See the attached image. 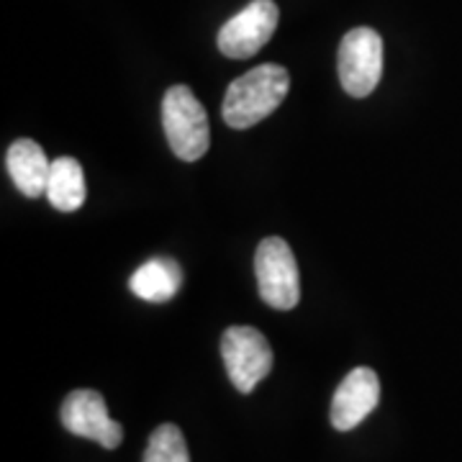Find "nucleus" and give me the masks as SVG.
Instances as JSON below:
<instances>
[{
	"mask_svg": "<svg viewBox=\"0 0 462 462\" xmlns=\"http://www.w3.org/2000/svg\"><path fill=\"white\" fill-rule=\"evenodd\" d=\"M291 75L281 65H260L229 85L221 116L231 129H252L281 108L288 96Z\"/></svg>",
	"mask_w": 462,
	"mask_h": 462,
	"instance_id": "obj_1",
	"label": "nucleus"
},
{
	"mask_svg": "<svg viewBox=\"0 0 462 462\" xmlns=\"http://www.w3.org/2000/svg\"><path fill=\"white\" fill-rule=\"evenodd\" d=\"M162 129L167 144L182 162L200 160L211 144L208 114L188 85L167 88L162 98Z\"/></svg>",
	"mask_w": 462,
	"mask_h": 462,
	"instance_id": "obj_2",
	"label": "nucleus"
},
{
	"mask_svg": "<svg viewBox=\"0 0 462 462\" xmlns=\"http://www.w3.org/2000/svg\"><path fill=\"white\" fill-rule=\"evenodd\" d=\"M260 298L275 311H291L300 300V278L293 249L281 236H267L254 252Z\"/></svg>",
	"mask_w": 462,
	"mask_h": 462,
	"instance_id": "obj_3",
	"label": "nucleus"
},
{
	"mask_svg": "<svg viewBox=\"0 0 462 462\" xmlns=\"http://www.w3.org/2000/svg\"><path fill=\"white\" fill-rule=\"evenodd\" d=\"M221 357L231 385L239 393H252L273 370V349L254 327H229L224 331Z\"/></svg>",
	"mask_w": 462,
	"mask_h": 462,
	"instance_id": "obj_4",
	"label": "nucleus"
},
{
	"mask_svg": "<svg viewBox=\"0 0 462 462\" xmlns=\"http://www.w3.org/2000/svg\"><path fill=\"white\" fill-rule=\"evenodd\" d=\"M337 69L342 88L352 98H365L378 88L383 78V39L378 32L357 26L345 33L339 54H337Z\"/></svg>",
	"mask_w": 462,
	"mask_h": 462,
	"instance_id": "obj_5",
	"label": "nucleus"
},
{
	"mask_svg": "<svg viewBox=\"0 0 462 462\" xmlns=\"http://www.w3.org/2000/svg\"><path fill=\"white\" fill-rule=\"evenodd\" d=\"M281 11L273 0H252L245 11L231 16L218 32V51L229 60H249L273 39Z\"/></svg>",
	"mask_w": 462,
	"mask_h": 462,
	"instance_id": "obj_6",
	"label": "nucleus"
},
{
	"mask_svg": "<svg viewBox=\"0 0 462 462\" xmlns=\"http://www.w3.org/2000/svg\"><path fill=\"white\" fill-rule=\"evenodd\" d=\"M62 424L69 434L93 439L106 449H116L124 439L121 424L111 419L98 391H72L62 403Z\"/></svg>",
	"mask_w": 462,
	"mask_h": 462,
	"instance_id": "obj_7",
	"label": "nucleus"
},
{
	"mask_svg": "<svg viewBox=\"0 0 462 462\" xmlns=\"http://www.w3.org/2000/svg\"><path fill=\"white\" fill-rule=\"evenodd\" d=\"M380 401V380L370 367H355L346 375L331 401V424L334 430L349 431L360 427Z\"/></svg>",
	"mask_w": 462,
	"mask_h": 462,
	"instance_id": "obj_8",
	"label": "nucleus"
},
{
	"mask_svg": "<svg viewBox=\"0 0 462 462\" xmlns=\"http://www.w3.org/2000/svg\"><path fill=\"white\" fill-rule=\"evenodd\" d=\"M5 165H8V172L16 182V188L26 199L47 196L51 162L47 160L44 149L39 147L33 139L14 142L8 147V154H5Z\"/></svg>",
	"mask_w": 462,
	"mask_h": 462,
	"instance_id": "obj_9",
	"label": "nucleus"
},
{
	"mask_svg": "<svg viewBox=\"0 0 462 462\" xmlns=\"http://www.w3.org/2000/svg\"><path fill=\"white\" fill-rule=\"evenodd\" d=\"M180 264L170 257H152L142 264L129 281V288L136 298L149 303H165L180 291Z\"/></svg>",
	"mask_w": 462,
	"mask_h": 462,
	"instance_id": "obj_10",
	"label": "nucleus"
},
{
	"mask_svg": "<svg viewBox=\"0 0 462 462\" xmlns=\"http://www.w3.org/2000/svg\"><path fill=\"white\" fill-rule=\"evenodd\" d=\"M88 188H85V175L80 162L75 157H57L51 162L50 182H47V199L57 208L72 214L85 203Z\"/></svg>",
	"mask_w": 462,
	"mask_h": 462,
	"instance_id": "obj_11",
	"label": "nucleus"
},
{
	"mask_svg": "<svg viewBox=\"0 0 462 462\" xmlns=\"http://www.w3.org/2000/svg\"><path fill=\"white\" fill-rule=\"evenodd\" d=\"M142 462H190L188 445H185L180 427L162 424V427H157V430L152 431L147 452H144V460Z\"/></svg>",
	"mask_w": 462,
	"mask_h": 462,
	"instance_id": "obj_12",
	"label": "nucleus"
}]
</instances>
